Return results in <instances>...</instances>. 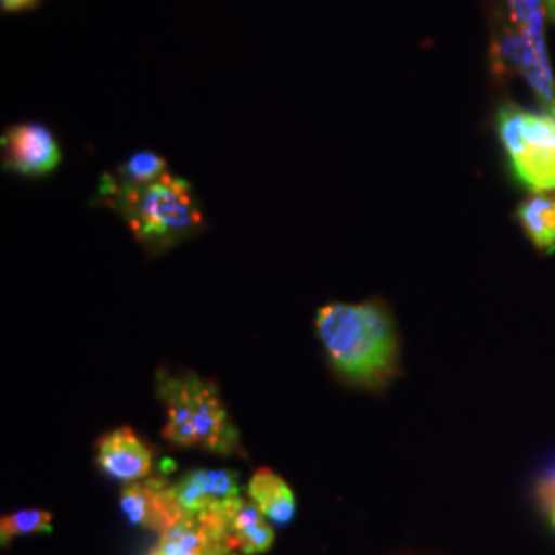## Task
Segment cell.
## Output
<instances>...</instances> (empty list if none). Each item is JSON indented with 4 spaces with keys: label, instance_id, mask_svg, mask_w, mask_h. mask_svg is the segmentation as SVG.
<instances>
[{
    "label": "cell",
    "instance_id": "6da1fadb",
    "mask_svg": "<svg viewBox=\"0 0 555 555\" xmlns=\"http://www.w3.org/2000/svg\"><path fill=\"white\" fill-rule=\"evenodd\" d=\"M318 334L341 377L375 389L397 373L396 323L378 302H332L318 315Z\"/></svg>",
    "mask_w": 555,
    "mask_h": 555
},
{
    "label": "cell",
    "instance_id": "7a4b0ae2",
    "mask_svg": "<svg viewBox=\"0 0 555 555\" xmlns=\"http://www.w3.org/2000/svg\"><path fill=\"white\" fill-rule=\"evenodd\" d=\"M98 196L126 220L140 245L153 256L176 247L204 227L192 185L169 173L144 185H124L114 176H105Z\"/></svg>",
    "mask_w": 555,
    "mask_h": 555
},
{
    "label": "cell",
    "instance_id": "3957f363",
    "mask_svg": "<svg viewBox=\"0 0 555 555\" xmlns=\"http://www.w3.org/2000/svg\"><path fill=\"white\" fill-rule=\"evenodd\" d=\"M160 401L167 405L163 437L183 449H206L217 455L238 453V430L227 414L215 383L185 375H165L157 380Z\"/></svg>",
    "mask_w": 555,
    "mask_h": 555
},
{
    "label": "cell",
    "instance_id": "277c9868",
    "mask_svg": "<svg viewBox=\"0 0 555 555\" xmlns=\"http://www.w3.org/2000/svg\"><path fill=\"white\" fill-rule=\"evenodd\" d=\"M496 128L518 181L533 192H554L555 116L508 101L498 109Z\"/></svg>",
    "mask_w": 555,
    "mask_h": 555
},
{
    "label": "cell",
    "instance_id": "5b68a950",
    "mask_svg": "<svg viewBox=\"0 0 555 555\" xmlns=\"http://www.w3.org/2000/svg\"><path fill=\"white\" fill-rule=\"evenodd\" d=\"M62 160L54 132L38 124H15L2 134V163L9 171L25 178H41L52 173Z\"/></svg>",
    "mask_w": 555,
    "mask_h": 555
},
{
    "label": "cell",
    "instance_id": "8992f818",
    "mask_svg": "<svg viewBox=\"0 0 555 555\" xmlns=\"http://www.w3.org/2000/svg\"><path fill=\"white\" fill-rule=\"evenodd\" d=\"M121 511L132 525H139L151 531L165 533L185 518L173 494V486H167L163 477L142 479L130 483L121 492Z\"/></svg>",
    "mask_w": 555,
    "mask_h": 555
},
{
    "label": "cell",
    "instance_id": "52a82bcc",
    "mask_svg": "<svg viewBox=\"0 0 555 555\" xmlns=\"http://www.w3.org/2000/svg\"><path fill=\"white\" fill-rule=\"evenodd\" d=\"M185 516H198L241 496L238 476L231 469H196L173 486Z\"/></svg>",
    "mask_w": 555,
    "mask_h": 555
},
{
    "label": "cell",
    "instance_id": "ba28073f",
    "mask_svg": "<svg viewBox=\"0 0 555 555\" xmlns=\"http://www.w3.org/2000/svg\"><path fill=\"white\" fill-rule=\"evenodd\" d=\"M98 465L112 479L137 483L151 474L153 453L130 428H118L101 438Z\"/></svg>",
    "mask_w": 555,
    "mask_h": 555
},
{
    "label": "cell",
    "instance_id": "9c48e42d",
    "mask_svg": "<svg viewBox=\"0 0 555 555\" xmlns=\"http://www.w3.org/2000/svg\"><path fill=\"white\" fill-rule=\"evenodd\" d=\"M543 27L520 29L508 20L502 21V25L492 34L490 43V70L494 79L506 82L522 75L533 43L539 36H543Z\"/></svg>",
    "mask_w": 555,
    "mask_h": 555
},
{
    "label": "cell",
    "instance_id": "30bf717a",
    "mask_svg": "<svg viewBox=\"0 0 555 555\" xmlns=\"http://www.w3.org/2000/svg\"><path fill=\"white\" fill-rule=\"evenodd\" d=\"M151 555H238L199 516H185L160 533Z\"/></svg>",
    "mask_w": 555,
    "mask_h": 555
},
{
    "label": "cell",
    "instance_id": "8fae6325",
    "mask_svg": "<svg viewBox=\"0 0 555 555\" xmlns=\"http://www.w3.org/2000/svg\"><path fill=\"white\" fill-rule=\"evenodd\" d=\"M249 500L258 506L261 515L274 525H286L293 520L297 504L293 490L272 469H259L249 481Z\"/></svg>",
    "mask_w": 555,
    "mask_h": 555
},
{
    "label": "cell",
    "instance_id": "7c38bea8",
    "mask_svg": "<svg viewBox=\"0 0 555 555\" xmlns=\"http://www.w3.org/2000/svg\"><path fill=\"white\" fill-rule=\"evenodd\" d=\"M518 220L525 233L541 251L555 249V199L535 194L518 206Z\"/></svg>",
    "mask_w": 555,
    "mask_h": 555
},
{
    "label": "cell",
    "instance_id": "4fadbf2b",
    "mask_svg": "<svg viewBox=\"0 0 555 555\" xmlns=\"http://www.w3.org/2000/svg\"><path fill=\"white\" fill-rule=\"evenodd\" d=\"M167 173V160L153 151H139L124 165H119L116 181L124 185H144L153 183Z\"/></svg>",
    "mask_w": 555,
    "mask_h": 555
},
{
    "label": "cell",
    "instance_id": "5bb4252c",
    "mask_svg": "<svg viewBox=\"0 0 555 555\" xmlns=\"http://www.w3.org/2000/svg\"><path fill=\"white\" fill-rule=\"evenodd\" d=\"M50 531H52V515L46 511H20L0 520L2 545H7L15 537L50 533Z\"/></svg>",
    "mask_w": 555,
    "mask_h": 555
},
{
    "label": "cell",
    "instance_id": "9a60e30c",
    "mask_svg": "<svg viewBox=\"0 0 555 555\" xmlns=\"http://www.w3.org/2000/svg\"><path fill=\"white\" fill-rule=\"evenodd\" d=\"M545 0H504V20L520 29L545 25Z\"/></svg>",
    "mask_w": 555,
    "mask_h": 555
},
{
    "label": "cell",
    "instance_id": "2e32d148",
    "mask_svg": "<svg viewBox=\"0 0 555 555\" xmlns=\"http://www.w3.org/2000/svg\"><path fill=\"white\" fill-rule=\"evenodd\" d=\"M40 0H0L2 11L4 13H20V11H27L34 9Z\"/></svg>",
    "mask_w": 555,
    "mask_h": 555
},
{
    "label": "cell",
    "instance_id": "e0dca14e",
    "mask_svg": "<svg viewBox=\"0 0 555 555\" xmlns=\"http://www.w3.org/2000/svg\"><path fill=\"white\" fill-rule=\"evenodd\" d=\"M545 11H547L550 20L555 23V0H545Z\"/></svg>",
    "mask_w": 555,
    "mask_h": 555
},
{
    "label": "cell",
    "instance_id": "ac0fdd59",
    "mask_svg": "<svg viewBox=\"0 0 555 555\" xmlns=\"http://www.w3.org/2000/svg\"><path fill=\"white\" fill-rule=\"evenodd\" d=\"M554 525H555V508H554Z\"/></svg>",
    "mask_w": 555,
    "mask_h": 555
}]
</instances>
